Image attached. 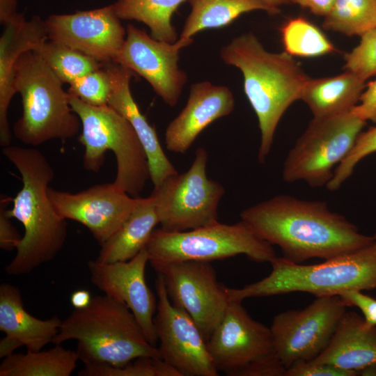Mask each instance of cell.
Listing matches in <instances>:
<instances>
[{
  "instance_id": "obj_31",
  "label": "cell",
  "mask_w": 376,
  "mask_h": 376,
  "mask_svg": "<svg viewBox=\"0 0 376 376\" xmlns=\"http://www.w3.org/2000/svg\"><path fill=\"white\" fill-rule=\"evenodd\" d=\"M285 52L291 56L315 57L331 53L334 45L324 33L308 19H289L281 29Z\"/></svg>"
},
{
  "instance_id": "obj_17",
  "label": "cell",
  "mask_w": 376,
  "mask_h": 376,
  "mask_svg": "<svg viewBox=\"0 0 376 376\" xmlns=\"http://www.w3.org/2000/svg\"><path fill=\"white\" fill-rule=\"evenodd\" d=\"M180 50L159 41L132 24L126 27L124 45L116 63L143 77L170 107H175L187 81L178 66Z\"/></svg>"
},
{
  "instance_id": "obj_30",
  "label": "cell",
  "mask_w": 376,
  "mask_h": 376,
  "mask_svg": "<svg viewBox=\"0 0 376 376\" xmlns=\"http://www.w3.org/2000/svg\"><path fill=\"white\" fill-rule=\"evenodd\" d=\"M43 61L64 83L68 84L104 65L97 60L63 44L47 40L37 50Z\"/></svg>"
},
{
  "instance_id": "obj_13",
  "label": "cell",
  "mask_w": 376,
  "mask_h": 376,
  "mask_svg": "<svg viewBox=\"0 0 376 376\" xmlns=\"http://www.w3.org/2000/svg\"><path fill=\"white\" fill-rule=\"evenodd\" d=\"M162 276L167 294L196 324L206 342L228 305L226 287L210 263L178 261L151 265Z\"/></svg>"
},
{
  "instance_id": "obj_36",
  "label": "cell",
  "mask_w": 376,
  "mask_h": 376,
  "mask_svg": "<svg viewBox=\"0 0 376 376\" xmlns=\"http://www.w3.org/2000/svg\"><path fill=\"white\" fill-rule=\"evenodd\" d=\"M358 373L311 361L299 362L286 370L285 376H355Z\"/></svg>"
},
{
  "instance_id": "obj_6",
  "label": "cell",
  "mask_w": 376,
  "mask_h": 376,
  "mask_svg": "<svg viewBox=\"0 0 376 376\" xmlns=\"http://www.w3.org/2000/svg\"><path fill=\"white\" fill-rule=\"evenodd\" d=\"M15 87L22 103V115L13 127L19 141L36 146L78 134L81 121L70 104L69 93L37 51H26L18 58Z\"/></svg>"
},
{
  "instance_id": "obj_22",
  "label": "cell",
  "mask_w": 376,
  "mask_h": 376,
  "mask_svg": "<svg viewBox=\"0 0 376 376\" xmlns=\"http://www.w3.org/2000/svg\"><path fill=\"white\" fill-rule=\"evenodd\" d=\"M311 361L359 373L376 363V326L368 325L354 311H345L327 348Z\"/></svg>"
},
{
  "instance_id": "obj_41",
  "label": "cell",
  "mask_w": 376,
  "mask_h": 376,
  "mask_svg": "<svg viewBox=\"0 0 376 376\" xmlns=\"http://www.w3.org/2000/svg\"><path fill=\"white\" fill-rule=\"evenodd\" d=\"M17 0H0V22L3 26L15 18Z\"/></svg>"
},
{
  "instance_id": "obj_9",
  "label": "cell",
  "mask_w": 376,
  "mask_h": 376,
  "mask_svg": "<svg viewBox=\"0 0 376 376\" xmlns=\"http://www.w3.org/2000/svg\"><path fill=\"white\" fill-rule=\"evenodd\" d=\"M207 345L215 367L226 375L285 376L270 328L253 320L242 301H229Z\"/></svg>"
},
{
  "instance_id": "obj_4",
  "label": "cell",
  "mask_w": 376,
  "mask_h": 376,
  "mask_svg": "<svg viewBox=\"0 0 376 376\" xmlns=\"http://www.w3.org/2000/svg\"><path fill=\"white\" fill-rule=\"evenodd\" d=\"M76 340L84 363L125 366L139 357L161 358L159 348L147 340L134 315L124 304L104 294L75 309L63 321L52 343Z\"/></svg>"
},
{
  "instance_id": "obj_16",
  "label": "cell",
  "mask_w": 376,
  "mask_h": 376,
  "mask_svg": "<svg viewBox=\"0 0 376 376\" xmlns=\"http://www.w3.org/2000/svg\"><path fill=\"white\" fill-rule=\"evenodd\" d=\"M48 195L61 217L86 226L100 246L119 229L140 198L131 196L114 182L95 185L77 193L49 187Z\"/></svg>"
},
{
  "instance_id": "obj_38",
  "label": "cell",
  "mask_w": 376,
  "mask_h": 376,
  "mask_svg": "<svg viewBox=\"0 0 376 376\" xmlns=\"http://www.w3.org/2000/svg\"><path fill=\"white\" fill-rule=\"evenodd\" d=\"M346 306H355L363 313L366 323L376 326V299L361 290H347L339 295Z\"/></svg>"
},
{
  "instance_id": "obj_24",
  "label": "cell",
  "mask_w": 376,
  "mask_h": 376,
  "mask_svg": "<svg viewBox=\"0 0 376 376\" xmlns=\"http://www.w3.org/2000/svg\"><path fill=\"white\" fill-rule=\"evenodd\" d=\"M157 224L159 220L153 197L139 198L119 229L100 246L96 260L102 263L131 260L146 247Z\"/></svg>"
},
{
  "instance_id": "obj_19",
  "label": "cell",
  "mask_w": 376,
  "mask_h": 376,
  "mask_svg": "<svg viewBox=\"0 0 376 376\" xmlns=\"http://www.w3.org/2000/svg\"><path fill=\"white\" fill-rule=\"evenodd\" d=\"M234 107V96L228 87L206 81L192 84L185 107L166 129L167 150L185 153L205 128L229 115Z\"/></svg>"
},
{
  "instance_id": "obj_10",
  "label": "cell",
  "mask_w": 376,
  "mask_h": 376,
  "mask_svg": "<svg viewBox=\"0 0 376 376\" xmlns=\"http://www.w3.org/2000/svg\"><path fill=\"white\" fill-rule=\"evenodd\" d=\"M366 122L352 111L315 118L285 159L282 177L286 182L304 181L311 187L327 184L349 154Z\"/></svg>"
},
{
  "instance_id": "obj_45",
  "label": "cell",
  "mask_w": 376,
  "mask_h": 376,
  "mask_svg": "<svg viewBox=\"0 0 376 376\" xmlns=\"http://www.w3.org/2000/svg\"><path fill=\"white\" fill-rule=\"evenodd\" d=\"M373 237L375 240H376V234L374 235Z\"/></svg>"
},
{
  "instance_id": "obj_40",
  "label": "cell",
  "mask_w": 376,
  "mask_h": 376,
  "mask_svg": "<svg viewBox=\"0 0 376 376\" xmlns=\"http://www.w3.org/2000/svg\"><path fill=\"white\" fill-rule=\"evenodd\" d=\"M286 1L307 8L315 15L325 17L331 10L335 0H286Z\"/></svg>"
},
{
  "instance_id": "obj_39",
  "label": "cell",
  "mask_w": 376,
  "mask_h": 376,
  "mask_svg": "<svg viewBox=\"0 0 376 376\" xmlns=\"http://www.w3.org/2000/svg\"><path fill=\"white\" fill-rule=\"evenodd\" d=\"M359 101L351 111L361 119L376 123V80L366 86Z\"/></svg>"
},
{
  "instance_id": "obj_21",
  "label": "cell",
  "mask_w": 376,
  "mask_h": 376,
  "mask_svg": "<svg viewBox=\"0 0 376 376\" xmlns=\"http://www.w3.org/2000/svg\"><path fill=\"white\" fill-rule=\"evenodd\" d=\"M103 67L111 82L108 105L124 116L134 128L147 156L150 180L154 187H158L178 171L165 155L155 127L148 123L133 98L130 81L134 73L117 63H106Z\"/></svg>"
},
{
  "instance_id": "obj_12",
  "label": "cell",
  "mask_w": 376,
  "mask_h": 376,
  "mask_svg": "<svg viewBox=\"0 0 376 376\" xmlns=\"http://www.w3.org/2000/svg\"><path fill=\"white\" fill-rule=\"evenodd\" d=\"M346 307L339 295L318 297L304 309L274 317L269 327L274 351L286 370L313 361L327 348Z\"/></svg>"
},
{
  "instance_id": "obj_7",
  "label": "cell",
  "mask_w": 376,
  "mask_h": 376,
  "mask_svg": "<svg viewBox=\"0 0 376 376\" xmlns=\"http://www.w3.org/2000/svg\"><path fill=\"white\" fill-rule=\"evenodd\" d=\"M69 96L72 109L81 121L79 141L84 147V169L97 173L106 152L111 151L117 164L113 182L131 196L139 197L150 179V169L145 150L130 122L108 104L92 106Z\"/></svg>"
},
{
  "instance_id": "obj_42",
  "label": "cell",
  "mask_w": 376,
  "mask_h": 376,
  "mask_svg": "<svg viewBox=\"0 0 376 376\" xmlns=\"http://www.w3.org/2000/svg\"><path fill=\"white\" fill-rule=\"evenodd\" d=\"M89 291L85 289L75 290L70 295V303L75 309H81L87 307L92 299Z\"/></svg>"
},
{
  "instance_id": "obj_5",
  "label": "cell",
  "mask_w": 376,
  "mask_h": 376,
  "mask_svg": "<svg viewBox=\"0 0 376 376\" xmlns=\"http://www.w3.org/2000/svg\"><path fill=\"white\" fill-rule=\"evenodd\" d=\"M264 279L242 288L226 287L229 301L303 292L318 297L347 290L376 289V240L368 245L314 265H302L276 256Z\"/></svg>"
},
{
  "instance_id": "obj_29",
  "label": "cell",
  "mask_w": 376,
  "mask_h": 376,
  "mask_svg": "<svg viewBox=\"0 0 376 376\" xmlns=\"http://www.w3.org/2000/svg\"><path fill=\"white\" fill-rule=\"evenodd\" d=\"M323 27L348 36L376 28V0H335Z\"/></svg>"
},
{
  "instance_id": "obj_11",
  "label": "cell",
  "mask_w": 376,
  "mask_h": 376,
  "mask_svg": "<svg viewBox=\"0 0 376 376\" xmlns=\"http://www.w3.org/2000/svg\"><path fill=\"white\" fill-rule=\"evenodd\" d=\"M208 155L198 148L189 169L165 179L154 187L153 197L161 228L185 231L218 221V206L225 193L206 173Z\"/></svg>"
},
{
  "instance_id": "obj_34",
  "label": "cell",
  "mask_w": 376,
  "mask_h": 376,
  "mask_svg": "<svg viewBox=\"0 0 376 376\" xmlns=\"http://www.w3.org/2000/svg\"><path fill=\"white\" fill-rule=\"evenodd\" d=\"M345 69L366 81L376 75V28L362 36L359 44L345 56Z\"/></svg>"
},
{
  "instance_id": "obj_35",
  "label": "cell",
  "mask_w": 376,
  "mask_h": 376,
  "mask_svg": "<svg viewBox=\"0 0 376 376\" xmlns=\"http://www.w3.org/2000/svg\"><path fill=\"white\" fill-rule=\"evenodd\" d=\"M79 376H150L153 373L150 361L144 357L137 358L125 366H113L102 362L84 363Z\"/></svg>"
},
{
  "instance_id": "obj_26",
  "label": "cell",
  "mask_w": 376,
  "mask_h": 376,
  "mask_svg": "<svg viewBox=\"0 0 376 376\" xmlns=\"http://www.w3.org/2000/svg\"><path fill=\"white\" fill-rule=\"evenodd\" d=\"M191 12L175 45L181 49L193 42L192 37L207 29L228 26L241 15L262 10L277 13L262 0H187Z\"/></svg>"
},
{
  "instance_id": "obj_37",
  "label": "cell",
  "mask_w": 376,
  "mask_h": 376,
  "mask_svg": "<svg viewBox=\"0 0 376 376\" xmlns=\"http://www.w3.org/2000/svg\"><path fill=\"white\" fill-rule=\"evenodd\" d=\"M11 199L5 194L1 195L0 200V247L2 250L11 251L17 249L21 237L10 221L7 213V206Z\"/></svg>"
},
{
  "instance_id": "obj_32",
  "label": "cell",
  "mask_w": 376,
  "mask_h": 376,
  "mask_svg": "<svg viewBox=\"0 0 376 376\" xmlns=\"http://www.w3.org/2000/svg\"><path fill=\"white\" fill-rule=\"evenodd\" d=\"M69 85L68 92L86 104L97 107L108 104L111 82L104 67L76 79Z\"/></svg>"
},
{
  "instance_id": "obj_1",
  "label": "cell",
  "mask_w": 376,
  "mask_h": 376,
  "mask_svg": "<svg viewBox=\"0 0 376 376\" xmlns=\"http://www.w3.org/2000/svg\"><path fill=\"white\" fill-rule=\"evenodd\" d=\"M241 220L262 239L280 247L283 258L301 264L311 258H331L375 241L361 234L344 216L320 201L280 194L251 205Z\"/></svg>"
},
{
  "instance_id": "obj_20",
  "label": "cell",
  "mask_w": 376,
  "mask_h": 376,
  "mask_svg": "<svg viewBox=\"0 0 376 376\" xmlns=\"http://www.w3.org/2000/svg\"><path fill=\"white\" fill-rule=\"evenodd\" d=\"M48 40L45 22L35 15L26 19L19 15L4 25L0 37V145L10 146L12 132L8 119V111L15 87V65L22 54L37 50Z\"/></svg>"
},
{
  "instance_id": "obj_44",
  "label": "cell",
  "mask_w": 376,
  "mask_h": 376,
  "mask_svg": "<svg viewBox=\"0 0 376 376\" xmlns=\"http://www.w3.org/2000/svg\"><path fill=\"white\" fill-rule=\"evenodd\" d=\"M265 4L275 10L277 13L279 12V7L283 4L287 3L286 0H262Z\"/></svg>"
},
{
  "instance_id": "obj_15",
  "label": "cell",
  "mask_w": 376,
  "mask_h": 376,
  "mask_svg": "<svg viewBox=\"0 0 376 376\" xmlns=\"http://www.w3.org/2000/svg\"><path fill=\"white\" fill-rule=\"evenodd\" d=\"M48 40L63 44L103 64L116 63L126 37L113 5L45 20Z\"/></svg>"
},
{
  "instance_id": "obj_2",
  "label": "cell",
  "mask_w": 376,
  "mask_h": 376,
  "mask_svg": "<svg viewBox=\"0 0 376 376\" xmlns=\"http://www.w3.org/2000/svg\"><path fill=\"white\" fill-rule=\"evenodd\" d=\"M2 152L22 176V187L7 213L24 230L16 255L5 272L14 276L27 274L60 252L67 237V222L48 195L54 171L45 156L35 148L16 146L4 147Z\"/></svg>"
},
{
  "instance_id": "obj_8",
  "label": "cell",
  "mask_w": 376,
  "mask_h": 376,
  "mask_svg": "<svg viewBox=\"0 0 376 376\" xmlns=\"http://www.w3.org/2000/svg\"><path fill=\"white\" fill-rule=\"evenodd\" d=\"M150 265L178 262L210 263L240 254L256 263H270L276 256L273 245L260 237L244 221H219L185 231L155 228L146 246Z\"/></svg>"
},
{
  "instance_id": "obj_14",
  "label": "cell",
  "mask_w": 376,
  "mask_h": 376,
  "mask_svg": "<svg viewBox=\"0 0 376 376\" xmlns=\"http://www.w3.org/2000/svg\"><path fill=\"white\" fill-rule=\"evenodd\" d=\"M157 274V305L154 324L162 359L181 376L219 375L198 326L184 310L173 304L162 276Z\"/></svg>"
},
{
  "instance_id": "obj_25",
  "label": "cell",
  "mask_w": 376,
  "mask_h": 376,
  "mask_svg": "<svg viewBox=\"0 0 376 376\" xmlns=\"http://www.w3.org/2000/svg\"><path fill=\"white\" fill-rule=\"evenodd\" d=\"M365 82L347 70L333 77L309 78L301 100L308 105L315 118L342 113L358 104L366 88Z\"/></svg>"
},
{
  "instance_id": "obj_18",
  "label": "cell",
  "mask_w": 376,
  "mask_h": 376,
  "mask_svg": "<svg viewBox=\"0 0 376 376\" xmlns=\"http://www.w3.org/2000/svg\"><path fill=\"white\" fill-rule=\"evenodd\" d=\"M149 262L146 248L127 261L102 263L89 260L91 283L104 294L124 304L134 315L147 340L155 345L157 336L154 314L157 300L148 286L145 269Z\"/></svg>"
},
{
  "instance_id": "obj_23",
  "label": "cell",
  "mask_w": 376,
  "mask_h": 376,
  "mask_svg": "<svg viewBox=\"0 0 376 376\" xmlns=\"http://www.w3.org/2000/svg\"><path fill=\"white\" fill-rule=\"evenodd\" d=\"M54 316L40 320L24 308L20 290L10 283L0 285V330L19 340L28 351L41 350L52 343L61 324Z\"/></svg>"
},
{
  "instance_id": "obj_33",
  "label": "cell",
  "mask_w": 376,
  "mask_h": 376,
  "mask_svg": "<svg viewBox=\"0 0 376 376\" xmlns=\"http://www.w3.org/2000/svg\"><path fill=\"white\" fill-rule=\"evenodd\" d=\"M376 152V127L361 132L347 157L335 168L334 175L326 187L335 191L352 175L357 164L364 157Z\"/></svg>"
},
{
  "instance_id": "obj_28",
  "label": "cell",
  "mask_w": 376,
  "mask_h": 376,
  "mask_svg": "<svg viewBox=\"0 0 376 376\" xmlns=\"http://www.w3.org/2000/svg\"><path fill=\"white\" fill-rule=\"evenodd\" d=\"M187 0H116L114 10L120 19L146 24L155 40L169 43L178 38L171 20L180 4Z\"/></svg>"
},
{
  "instance_id": "obj_27",
  "label": "cell",
  "mask_w": 376,
  "mask_h": 376,
  "mask_svg": "<svg viewBox=\"0 0 376 376\" xmlns=\"http://www.w3.org/2000/svg\"><path fill=\"white\" fill-rule=\"evenodd\" d=\"M78 360L76 351L60 345L45 351L13 353L3 359L0 376H70Z\"/></svg>"
},
{
  "instance_id": "obj_3",
  "label": "cell",
  "mask_w": 376,
  "mask_h": 376,
  "mask_svg": "<svg viewBox=\"0 0 376 376\" xmlns=\"http://www.w3.org/2000/svg\"><path fill=\"white\" fill-rule=\"evenodd\" d=\"M220 57L242 73L244 93L258 120V159L263 163L282 116L294 102L301 100L309 77L292 56L285 52H268L252 33L234 38L221 47Z\"/></svg>"
},
{
  "instance_id": "obj_43",
  "label": "cell",
  "mask_w": 376,
  "mask_h": 376,
  "mask_svg": "<svg viewBox=\"0 0 376 376\" xmlns=\"http://www.w3.org/2000/svg\"><path fill=\"white\" fill-rule=\"evenodd\" d=\"M23 346L22 343L17 339L5 336L0 340V358H6L14 353L15 350Z\"/></svg>"
}]
</instances>
